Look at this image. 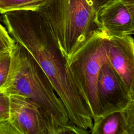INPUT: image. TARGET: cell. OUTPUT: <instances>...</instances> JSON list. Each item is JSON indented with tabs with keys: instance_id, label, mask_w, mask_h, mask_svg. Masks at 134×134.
Instances as JSON below:
<instances>
[{
	"instance_id": "1",
	"label": "cell",
	"mask_w": 134,
	"mask_h": 134,
	"mask_svg": "<svg viewBox=\"0 0 134 134\" xmlns=\"http://www.w3.org/2000/svg\"><path fill=\"white\" fill-rule=\"evenodd\" d=\"M2 14V20L9 35L31 54L49 79L70 121L90 133L93 121L84 95L46 21L36 8Z\"/></svg>"
},
{
	"instance_id": "2",
	"label": "cell",
	"mask_w": 134,
	"mask_h": 134,
	"mask_svg": "<svg viewBox=\"0 0 134 134\" xmlns=\"http://www.w3.org/2000/svg\"><path fill=\"white\" fill-rule=\"evenodd\" d=\"M10 56L8 77L1 91L8 96L20 95L35 103L48 121L52 134L89 133L70 121L49 79L24 47L15 42Z\"/></svg>"
},
{
	"instance_id": "3",
	"label": "cell",
	"mask_w": 134,
	"mask_h": 134,
	"mask_svg": "<svg viewBox=\"0 0 134 134\" xmlns=\"http://www.w3.org/2000/svg\"><path fill=\"white\" fill-rule=\"evenodd\" d=\"M114 0H46L36 8L55 37L68 61L97 29V14Z\"/></svg>"
},
{
	"instance_id": "4",
	"label": "cell",
	"mask_w": 134,
	"mask_h": 134,
	"mask_svg": "<svg viewBox=\"0 0 134 134\" xmlns=\"http://www.w3.org/2000/svg\"><path fill=\"white\" fill-rule=\"evenodd\" d=\"M109 36L103 28L95 31L68 61V67L83 93L93 123L99 118L97 83L99 70L106 61Z\"/></svg>"
},
{
	"instance_id": "5",
	"label": "cell",
	"mask_w": 134,
	"mask_h": 134,
	"mask_svg": "<svg viewBox=\"0 0 134 134\" xmlns=\"http://www.w3.org/2000/svg\"><path fill=\"white\" fill-rule=\"evenodd\" d=\"M97 95L99 118L124 109L134 101V97L131 96L122 80L108 60L99 70L97 83Z\"/></svg>"
},
{
	"instance_id": "6",
	"label": "cell",
	"mask_w": 134,
	"mask_h": 134,
	"mask_svg": "<svg viewBox=\"0 0 134 134\" xmlns=\"http://www.w3.org/2000/svg\"><path fill=\"white\" fill-rule=\"evenodd\" d=\"M9 97L8 119L18 134H52L48 121L35 103L20 95Z\"/></svg>"
},
{
	"instance_id": "7",
	"label": "cell",
	"mask_w": 134,
	"mask_h": 134,
	"mask_svg": "<svg viewBox=\"0 0 134 134\" xmlns=\"http://www.w3.org/2000/svg\"><path fill=\"white\" fill-rule=\"evenodd\" d=\"M107 58L134 97V40L132 35L109 37Z\"/></svg>"
},
{
	"instance_id": "8",
	"label": "cell",
	"mask_w": 134,
	"mask_h": 134,
	"mask_svg": "<svg viewBox=\"0 0 134 134\" xmlns=\"http://www.w3.org/2000/svg\"><path fill=\"white\" fill-rule=\"evenodd\" d=\"M97 21L109 37L133 35L134 0H114L97 14Z\"/></svg>"
},
{
	"instance_id": "9",
	"label": "cell",
	"mask_w": 134,
	"mask_h": 134,
	"mask_svg": "<svg viewBox=\"0 0 134 134\" xmlns=\"http://www.w3.org/2000/svg\"><path fill=\"white\" fill-rule=\"evenodd\" d=\"M91 134H134V101L124 109L99 118L93 123Z\"/></svg>"
},
{
	"instance_id": "10",
	"label": "cell",
	"mask_w": 134,
	"mask_h": 134,
	"mask_svg": "<svg viewBox=\"0 0 134 134\" xmlns=\"http://www.w3.org/2000/svg\"><path fill=\"white\" fill-rule=\"evenodd\" d=\"M46 0H0V13L20 9H34Z\"/></svg>"
},
{
	"instance_id": "11",
	"label": "cell",
	"mask_w": 134,
	"mask_h": 134,
	"mask_svg": "<svg viewBox=\"0 0 134 134\" xmlns=\"http://www.w3.org/2000/svg\"><path fill=\"white\" fill-rule=\"evenodd\" d=\"M10 51L0 52V90L8 77L10 65Z\"/></svg>"
},
{
	"instance_id": "12",
	"label": "cell",
	"mask_w": 134,
	"mask_h": 134,
	"mask_svg": "<svg viewBox=\"0 0 134 134\" xmlns=\"http://www.w3.org/2000/svg\"><path fill=\"white\" fill-rule=\"evenodd\" d=\"M15 43L6 29L0 24V52L11 51Z\"/></svg>"
},
{
	"instance_id": "13",
	"label": "cell",
	"mask_w": 134,
	"mask_h": 134,
	"mask_svg": "<svg viewBox=\"0 0 134 134\" xmlns=\"http://www.w3.org/2000/svg\"><path fill=\"white\" fill-rule=\"evenodd\" d=\"M9 107V96L0 90V121L8 119Z\"/></svg>"
}]
</instances>
